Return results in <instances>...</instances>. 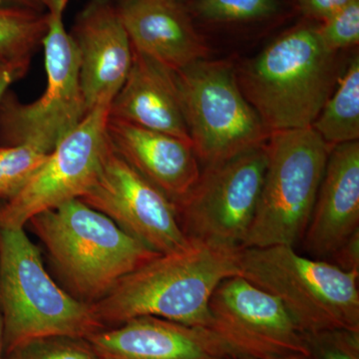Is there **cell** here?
<instances>
[{
    "label": "cell",
    "instance_id": "26",
    "mask_svg": "<svg viewBox=\"0 0 359 359\" xmlns=\"http://www.w3.org/2000/svg\"><path fill=\"white\" fill-rule=\"evenodd\" d=\"M29 65L30 61L0 60V103L11 85L25 76Z\"/></svg>",
    "mask_w": 359,
    "mask_h": 359
},
{
    "label": "cell",
    "instance_id": "8",
    "mask_svg": "<svg viewBox=\"0 0 359 359\" xmlns=\"http://www.w3.org/2000/svg\"><path fill=\"white\" fill-rule=\"evenodd\" d=\"M68 0L48 11L44 49L46 87L30 103L7 91L0 103V146L30 145L50 153L87 115L79 59L63 21Z\"/></svg>",
    "mask_w": 359,
    "mask_h": 359
},
{
    "label": "cell",
    "instance_id": "29",
    "mask_svg": "<svg viewBox=\"0 0 359 359\" xmlns=\"http://www.w3.org/2000/svg\"><path fill=\"white\" fill-rule=\"evenodd\" d=\"M0 359H4V330H2L1 316H0Z\"/></svg>",
    "mask_w": 359,
    "mask_h": 359
},
{
    "label": "cell",
    "instance_id": "9",
    "mask_svg": "<svg viewBox=\"0 0 359 359\" xmlns=\"http://www.w3.org/2000/svg\"><path fill=\"white\" fill-rule=\"evenodd\" d=\"M266 167L264 144L203 168L191 192L175 204L186 237L226 249H242L256 215Z\"/></svg>",
    "mask_w": 359,
    "mask_h": 359
},
{
    "label": "cell",
    "instance_id": "19",
    "mask_svg": "<svg viewBox=\"0 0 359 359\" xmlns=\"http://www.w3.org/2000/svg\"><path fill=\"white\" fill-rule=\"evenodd\" d=\"M311 128L330 145L359 138V57L349 63Z\"/></svg>",
    "mask_w": 359,
    "mask_h": 359
},
{
    "label": "cell",
    "instance_id": "10",
    "mask_svg": "<svg viewBox=\"0 0 359 359\" xmlns=\"http://www.w3.org/2000/svg\"><path fill=\"white\" fill-rule=\"evenodd\" d=\"M111 104H101L47 155L25 187L0 205V229L25 228L40 212L80 199L95 183L109 154Z\"/></svg>",
    "mask_w": 359,
    "mask_h": 359
},
{
    "label": "cell",
    "instance_id": "32",
    "mask_svg": "<svg viewBox=\"0 0 359 359\" xmlns=\"http://www.w3.org/2000/svg\"><path fill=\"white\" fill-rule=\"evenodd\" d=\"M179 1H180V0H179Z\"/></svg>",
    "mask_w": 359,
    "mask_h": 359
},
{
    "label": "cell",
    "instance_id": "17",
    "mask_svg": "<svg viewBox=\"0 0 359 359\" xmlns=\"http://www.w3.org/2000/svg\"><path fill=\"white\" fill-rule=\"evenodd\" d=\"M107 135L116 154L174 204L183 200L199 180L202 169L190 142L110 115Z\"/></svg>",
    "mask_w": 359,
    "mask_h": 359
},
{
    "label": "cell",
    "instance_id": "11",
    "mask_svg": "<svg viewBox=\"0 0 359 359\" xmlns=\"http://www.w3.org/2000/svg\"><path fill=\"white\" fill-rule=\"evenodd\" d=\"M209 311V330L237 358L313 356L308 339L282 302L243 276L219 283L210 299Z\"/></svg>",
    "mask_w": 359,
    "mask_h": 359
},
{
    "label": "cell",
    "instance_id": "24",
    "mask_svg": "<svg viewBox=\"0 0 359 359\" xmlns=\"http://www.w3.org/2000/svg\"><path fill=\"white\" fill-rule=\"evenodd\" d=\"M316 28L321 41L330 50L337 52L358 44L359 0H353Z\"/></svg>",
    "mask_w": 359,
    "mask_h": 359
},
{
    "label": "cell",
    "instance_id": "28",
    "mask_svg": "<svg viewBox=\"0 0 359 359\" xmlns=\"http://www.w3.org/2000/svg\"><path fill=\"white\" fill-rule=\"evenodd\" d=\"M60 0H0V7L48 13Z\"/></svg>",
    "mask_w": 359,
    "mask_h": 359
},
{
    "label": "cell",
    "instance_id": "27",
    "mask_svg": "<svg viewBox=\"0 0 359 359\" xmlns=\"http://www.w3.org/2000/svg\"><path fill=\"white\" fill-rule=\"evenodd\" d=\"M351 1L353 0H301V4L306 14L323 22Z\"/></svg>",
    "mask_w": 359,
    "mask_h": 359
},
{
    "label": "cell",
    "instance_id": "5",
    "mask_svg": "<svg viewBox=\"0 0 359 359\" xmlns=\"http://www.w3.org/2000/svg\"><path fill=\"white\" fill-rule=\"evenodd\" d=\"M0 316L4 355L32 339H87L105 328L92 304L51 278L25 228L0 229Z\"/></svg>",
    "mask_w": 359,
    "mask_h": 359
},
{
    "label": "cell",
    "instance_id": "18",
    "mask_svg": "<svg viewBox=\"0 0 359 359\" xmlns=\"http://www.w3.org/2000/svg\"><path fill=\"white\" fill-rule=\"evenodd\" d=\"M110 116L192 144L180 102L175 71L136 49L133 48L128 76L111 102Z\"/></svg>",
    "mask_w": 359,
    "mask_h": 359
},
{
    "label": "cell",
    "instance_id": "13",
    "mask_svg": "<svg viewBox=\"0 0 359 359\" xmlns=\"http://www.w3.org/2000/svg\"><path fill=\"white\" fill-rule=\"evenodd\" d=\"M87 111L111 104L128 76L133 47L112 0H89L69 32Z\"/></svg>",
    "mask_w": 359,
    "mask_h": 359
},
{
    "label": "cell",
    "instance_id": "1",
    "mask_svg": "<svg viewBox=\"0 0 359 359\" xmlns=\"http://www.w3.org/2000/svg\"><path fill=\"white\" fill-rule=\"evenodd\" d=\"M190 241L185 249L158 255L134 269L94 304L103 327L156 316L210 328L212 292L224 278L240 275L238 250Z\"/></svg>",
    "mask_w": 359,
    "mask_h": 359
},
{
    "label": "cell",
    "instance_id": "7",
    "mask_svg": "<svg viewBox=\"0 0 359 359\" xmlns=\"http://www.w3.org/2000/svg\"><path fill=\"white\" fill-rule=\"evenodd\" d=\"M184 118L195 154L205 167L264 146L269 130L223 61H197L175 71Z\"/></svg>",
    "mask_w": 359,
    "mask_h": 359
},
{
    "label": "cell",
    "instance_id": "12",
    "mask_svg": "<svg viewBox=\"0 0 359 359\" xmlns=\"http://www.w3.org/2000/svg\"><path fill=\"white\" fill-rule=\"evenodd\" d=\"M80 200L158 254L177 252L190 244L174 203L112 147L95 183Z\"/></svg>",
    "mask_w": 359,
    "mask_h": 359
},
{
    "label": "cell",
    "instance_id": "20",
    "mask_svg": "<svg viewBox=\"0 0 359 359\" xmlns=\"http://www.w3.org/2000/svg\"><path fill=\"white\" fill-rule=\"evenodd\" d=\"M47 28L48 13L0 7V60L32 61Z\"/></svg>",
    "mask_w": 359,
    "mask_h": 359
},
{
    "label": "cell",
    "instance_id": "2",
    "mask_svg": "<svg viewBox=\"0 0 359 359\" xmlns=\"http://www.w3.org/2000/svg\"><path fill=\"white\" fill-rule=\"evenodd\" d=\"M337 54L321 41L318 28L302 26L241 68L240 88L269 133L311 128L337 86Z\"/></svg>",
    "mask_w": 359,
    "mask_h": 359
},
{
    "label": "cell",
    "instance_id": "3",
    "mask_svg": "<svg viewBox=\"0 0 359 359\" xmlns=\"http://www.w3.org/2000/svg\"><path fill=\"white\" fill-rule=\"evenodd\" d=\"M27 224L65 289L92 306L125 276L160 255L80 199L40 212Z\"/></svg>",
    "mask_w": 359,
    "mask_h": 359
},
{
    "label": "cell",
    "instance_id": "14",
    "mask_svg": "<svg viewBox=\"0 0 359 359\" xmlns=\"http://www.w3.org/2000/svg\"><path fill=\"white\" fill-rule=\"evenodd\" d=\"M99 359H231L230 347L209 328L156 316L105 327L87 339Z\"/></svg>",
    "mask_w": 359,
    "mask_h": 359
},
{
    "label": "cell",
    "instance_id": "21",
    "mask_svg": "<svg viewBox=\"0 0 359 359\" xmlns=\"http://www.w3.org/2000/svg\"><path fill=\"white\" fill-rule=\"evenodd\" d=\"M48 154L30 145L0 146V201L20 192Z\"/></svg>",
    "mask_w": 359,
    "mask_h": 359
},
{
    "label": "cell",
    "instance_id": "16",
    "mask_svg": "<svg viewBox=\"0 0 359 359\" xmlns=\"http://www.w3.org/2000/svg\"><path fill=\"white\" fill-rule=\"evenodd\" d=\"M132 46L168 69L204 60L209 47L179 0H112Z\"/></svg>",
    "mask_w": 359,
    "mask_h": 359
},
{
    "label": "cell",
    "instance_id": "6",
    "mask_svg": "<svg viewBox=\"0 0 359 359\" xmlns=\"http://www.w3.org/2000/svg\"><path fill=\"white\" fill-rule=\"evenodd\" d=\"M332 147L313 128L269 134L259 205L243 248H295L302 241Z\"/></svg>",
    "mask_w": 359,
    "mask_h": 359
},
{
    "label": "cell",
    "instance_id": "15",
    "mask_svg": "<svg viewBox=\"0 0 359 359\" xmlns=\"http://www.w3.org/2000/svg\"><path fill=\"white\" fill-rule=\"evenodd\" d=\"M359 235V142L332 149L308 228L304 249L314 259L334 257Z\"/></svg>",
    "mask_w": 359,
    "mask_h": 359
},
{
    "label": "cell",
    "instance_id": "4",
    "mask_svg": "<svg viewBox=\"0 0 359 359\" xmlns=\"http://www.w3.org/2000/svg\"><path fill=\"white\" fill-rule=\"evenodd\" d=\"M241 276L278 299L304 337L359 332V271L301 256L290 245L238 250Z\"/></svg>",
    "mask_w": 359,
    "mask_h": 359
},
{
    "label": "cell",
    "instance_id": "31",
    "mask_svg": "<svg viewBox=\"0 0 359 359\" xmlns=\"http://www.w3.org/2000/svg\"><path fill=\"white\" fill-rule=\"evenodd\" d=\"M231 359H236V358H231Z\"/></svg>",
    "mask_w": 359,
    "mask_h": 359
},
{
    "label": "cell",
    "instance_id": "25",
    "mask_svg": "<svg viewBox=\"0 0 359 359\" xmlns=\"http://www.w3.org/2000/svg\"><path fill=\"white\" fill-rule=\"evenodd\" d=\"M320 359H359V332H332L306 337Z\"/></svg>",
    "mask_w": 359,
    "mask_h": 359
},
{
    "label": "cell",
    "instance_id": "23",
    "mask_svg": "<svg viewBox=\"0 0 359 359\" xmlns=\"http://www.w3.org/2000/svg\"><path fill=\"white\" fill-rule=\"evenodd\" d=\"M278 8L276 0H200L197 11L205 20L241 21L268 18Z\"/></svg>",
    "mask_w": 359,
    "mask_h": 359
},
{
    "label": "cell",
    "instance_id": "22",
    "mask_svg": "<svg viewBox=\"0 0 359 359\" xmlns=\"http://www.w3.org/2000/svg\"><path fill=\"white\" fill-rule=\"evenodd\" d=\"M4 359H99L86 339L47 337L20 344Z\"/></svg>",
    "mask_w": 359,
    "mask_h": 359
},
{
    "label": "cell",
    "instance_id": "30",
    "mask_svg": "<svg viewBox=\"0 0 359 359\" xmlns=\"http://www.w3.org/2000/svg\"><path fill=\"white\" fill-rule=\"evenodd\" d=\"M236 359H252V358H236ZM269 359H309V358H306V356L304 355H287V356H280V358H273Z\"/></svg>",
    "mask_w": 359,
    "mask_h": 359
}]
</instances>
